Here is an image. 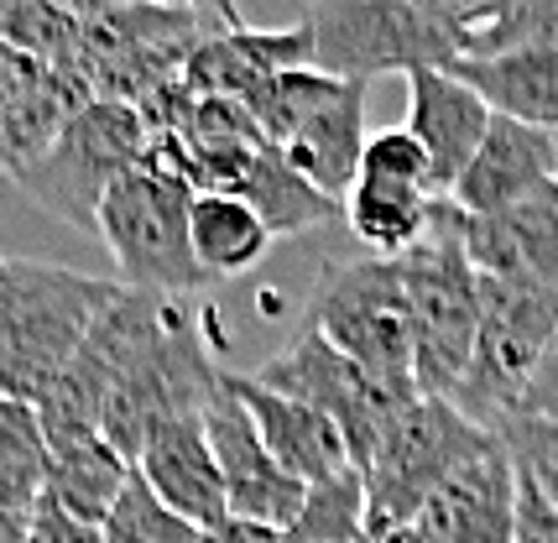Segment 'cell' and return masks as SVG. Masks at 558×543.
Masks as SVG:
<instances>
[{
    "instance_id": "obj_1",
    "label": "cell",
    "mask_w": 558,
    "mask_h": 543,
    "mask_svg": "<svg viewBox=\"0 0 558 543\" xmlns=\"http://www.w3.org/2000/svg\"><path fill=\"white\" fill-rule=\"evenodd\" d=\"M121 277H89L52 262L5 256L0 267V393L43 402L89 346Z\"/></svg>"
},
{
    "instance_id": "obj_2",
    "label": "cell",
    "mask_w": 558,
    "mask_h": 543,
    "mask_svg": "<svg viewBox=\"0 0 558 543\" xmlns=\"http://www.w3.org/2000/svg\"><path fill=\"white\" fill-rule=\"evenodd\" d=\"M397 267H402L408 319H413L417 393L454 402L475 355V335H481V272L464 251L454 198H438L434 230L413 251H402Z\"/></svg>"
},
{
    "instance_id": "obj_3",
    "label": "cell",
    "mask_w": 558,
    "mask_h": 543,
    "mask_svg": "<svg viewBox=\"0 0 558 543\" xmlns=\"http://www.w3.org/2000/svg\"><path fill=\"white\" fill-rule=\"evenodd\" d=\"M303 26L314 69L361 84L376 74L454 69L464 58L460 16L444 0H314Z\"/></svg>"
},
{
    "instance_id": "obj_4",
    "label": "cell",
    "mask_w": 558,
    "mask_h": 543,
    "mask_svg": "<svg viewBox=\"0 0 558 543\" xmlns=\"http://www.w3.org/2000/svg\"><path fill=\"white\" fill-rule=\"evenodd\" d=\"M194 198L198 194L183 178L151 162H142L110 189L95 236L116 256L125 288L172 298H204L215 288L194 256Z\"/></svg>"
},
{
    "instance_id": "obj_5",
    "label": "cell",
    "mask_w": 558,
    "mask_h": 543,
    "mask_svg": "<svg viewBox=\"0 0 558 543\" xmlns=\"http://www.w3.org/2000/svg\"><path fill=\"white\" fill-rule=\"evenodd\" d=\"M496 445H501V434L486 429V423H475L460 402L417 397L413 408L381 434L376 455L361 466L365 496H371V533L423 518V507L470 460H481Z\"/></svg>"
},
{
    "instance_id": "obj_6",
    "label": "cell",
    "mask_w": 558,
    "mask_h": 543,
    "mask_svg": "<svg viewBox=\"0 0 558 543\" xmlns=\"http://www.w3.org/2000/svg\"><path fill=\"white\" fill-rule=\"evenodd\" d=\"M151 152V125L136 105L121 99H89L63 136L48 147L43 162H32L16 189L52 220H69L78 230H99V209L125 173H136Z\"/></svg>"
},
{
    "instance_id": "obj_7",
    "label": "cell",
    "mask_w": 558,
    "mask_h": 543,
    "mask_svg": "<svg viewBox=\"0 0 558 543\" xmlns=\"http://www.w3.org/2000/svg\"><path fill=\"white\" fill-rule=\"evenodd\" d=\"M554 340L558 288L501 282V277L481 272V335H475V355H470V371H464L454 402L475 423L501 429L522 408V393L533 387Z\"/></svg>"
},
{
    "instance_id": "obj_8",
    "label": "cell",
    "mask_w": 558,
    "mask_h": 543,
    "mask_svg": "<svg viewBox=\"0 0 558 543\" xmlns=\"http://www.w3.org/2000/svg\"><path fill=\"white\" fill-rule=\"evenodd\" d=\"M308 324L335 346L361 361L371 376L391 387H413V319H408V288L397 256H361L324 267L314 282Z\"/></svg>"
},
{
    "instance_id": "obj_9",
    "label": "cell",
    "mask_w": 558,
    "mask_h": 543,
    "mask_svg": "<svg viewBox=\"0 0 558 543\" xmlns=\"http://www.w3.org/2000/svg\"><path fill=\"white\" fill-rule=\"evenodd\" d=\"M251 376H256L262 387H271V393H288V397H298V402L318 408V413L344 434L355 470L376 455V445H381V434H387L391 423L423 397V393H413V387H391L381 376H371V371H365L361 361H350L329 335H318L314 324H308L288 350H277L262 371H251Z\"/></svg>"
},
{
    "instance_id": "obj_10",
    "label": "cell",
    "mask_w": 558,
    "mask_h": 543,
    "mask_svg": "<svg viewBox=\"0 0 558 543\" xmlns=\"http://www.w3.org/2000/svg\"><path fill=\"white\" fill-rule=\"evenodd\" d=\"M204 429H209V445H215V460L225 470V492H230V518H251V522H267V528H288L303 502H308V486L282 470V460L267 449L262 429L251 419L230 376L225 387L209 397L204 408Z\"/></svg>"
},
{
    "instance_id": "obj_11",
    "label": "cell",
    "mask_w": 558,
    "mask_h": 543,
    "mask_svg": "<svg viewBox=\"0 0 558 543\" xmlns=\"http://www.w3.org/2000/svg\"><path fill=\"white\" fill-rule=\"evenodd\" d=\"M89 99L95 89L84 74L48 69L0 43V173L22 178L32 162H43Z\"/></svg>"
},
{
    "instance_id": "obj_12",
    "label": "cell",
    "mask_w": 558,
    "mask_h": 543,
    "mask_svg": "<svg viewBox=\"0 0 558 543\" xmlns=\"http://www.w3.org/2000/svg\"><path fill=\"white\" fill-rule=\"evenodd\" d=\"M490 121H496V110L449 69L408 74V131L423 142L428 162H434L438 198L454 194V183L464 178V168L475 162V152L486 142Z\"/></svg>"
},
{
    "instance_id": "obj_13",
    "label": "cell",
    "mask_w": 558,
    "mask_h": 543,
    "mask_svg": "<svg viewBox=\"0 0 558 543\" xmlns=\"http://www.w3.org/2000/svg\"><path fill=\"white\" fill-rule=\"evenodd\" d=\"M464 251L475 272L527 288H558V183L496 215H464Z\"/></svg>"
},
{
    "instance_id": "obj_14",
    "label": "cell",
    "mask_w": 558,
    "mask_h": 543,
    "mask_svg": "<svg viewBox=\"0 0 558 543\" xmlns=\"http://www.w3.org/2000/svg\"><path fill=\"white\" fill-rule=\"evenodd\" d=\"M288 69H314L308 26L298 22L288 32H256V26H219L209 32L183 69V84L209 99H251Z\"/></svg>"
},
{
    "instance_id": "obj_15",
    "label": "cell",
    "mask_w": 558,
    "mask_h": 543,
    "mask_svg": "<svg viewBox=\"0 0 558 543\" xmlns=\"http://www.w3.org/2000/svg\"><path fill=\"white\" fill-rule=\"evenodd\" d=\"M554 183H558L554 131H537V125L496 116L481 152H475V162L464 168V178L454 183L449 198L460 204L464 215H496V209H511L522 198L554 189Z\"/></svg>"
},
{
    "instance_id": "obj_16",
    "label": "cell",
    "mask_w": 558,
    "mask_h": 543,
    "mask_svg": "<svg viewBox=\"0 0 558 543\" xmlns=\"http://www.w3.org/2000/svg\"><path fill=\"white\" fill-rule=\"evenodd\" d=\"M517 512H522V470L507 445H496L481 460H470L423 507L417 522L438 543H517Z\"/></svg>"
},
{
    "instance_id": "obj_17",
    "label": "cell",
    "mask_w": 558,
    "mask_h": 543,
    "mask_svg": "<svg viewBox=\"0 0 558 543\" xmlns=\"http://www.w3.org/2000/svg\"><path fill=\"white\" fill-rule=\"evenodd\" d=\"M136 470L151 481V492L168 502L172 512L194 522V528H215V522L230 518V492H225V470L215 460V445H209V429H204V413L194 419H172L162 423L146 449L136 455Z\"/></svg>"
},
{
    "instance_id": "obj_18",
    "label": "cell",
    "mask_w": 558,
    "mask_h": 543,
    "mask_svg": "<svg viewBox=\"0 0 558 543\" xmlns=\"http://www.w3.org/2000/svg\"><path fill=\"white\" fill-rule=\"evenodd\" d=\"M230 387H235V397L251 408V419L262 429L267 449L303 486H324V481H335L344 470H355L344 434L324 419L318 408H308V402H298V397H288V393H271L256 376H235V371H230Z\"/></svg>"
},
{
    "instance_id": "obj_19",
    "label": "cell",
    "mask_w": 558,
    "mask_h": 543,
    "mask_svg": "<svg viewBox=\"0 0 558 543\" xmlns=\"http://www.w3.org/2000/svg\"><path fill=\"white\" fill-rule=\"evenodd\" d=\"M365 84L361 79H335L324 99L303 116V125L292 131L282 152L298 173L318 183L329 198H350L355 178H361V157H365Z\"/></svg>"
},
{
    "instance_id": "obj_20",
    "label": "cell",
    "mask_w": 558,
    "mask_h": 543,
    "mask_svg": "<svg viewBox=\"0 0 558 543\" xmlns=\"http://www.w3.org/2000/svg\"><path fill=\"white\" fill-rule=\"evenodd\" d=\"M449 74L464 79L496 116L558 136V48L554 43H522V48L486 52V58H460Z\"/></svg>"
},
{
    "instance_id": "obj_21",
    "label": "cell",
    "mask_w": 558,
    "mask_h": 543,
    "mask_svg": "<svg viewBox=\"0 0 558 543\" xmlns=\"http://www.w3.org/2000/svg\"><path fill=\"white\" fill-rule=\"evenodd\" d=\"M136 475V460L116 449L105 434L89 439H73V445L52 449V470H48V496L58 512H69L84 528H105V518L116 512L125 481Z\"/></svg>"
},
{
    "instance_id": "obj_22",
    "label": "cell",
    "mask_w": 558,
    "mask_h": 543,
    "mask_svg": "<svg viewBox=\"0 0 558 543\" xmlns=\"http://www.w3.org/2000/svg\"><path fill=\"white\" fill-rule=\"evenodd\" d=\"M438 215V194L408 189V183H381V178H355L344 198V225L371 256H402L413 251Z\"/></svg>"
},
{
    "instance_id": "obj_23",
    "label": "cell",
    "mask_w": 558,
    "mask_h": 543,
    "mask_svg": "<svg viewBox=\"0 0 558 543\" xmlns=\"http://www.w3.org/2000/svg\"><path fill=\"white\" fill-rule=\"evenodd\" d=\"M235 198H245V204L271 225V236H303V230L329 225L344 215L340 198H329L318 183H308V178L288 162V152L271 147V142L251 157Z\"/></svg>"
},
{
    "instance_id": "obj_24",
    "label": "cell",
    "mask_w": 558,
    "mask_h": 543,
    "mask_svg": "<svg viewBox=\"0 0 558 543\" xmlns=\"http://www.w3.org/2000/svg\"><path fill=\"white\" fill-rule=\"evenodd\" d=\"M271 225L235 194H198L194 198V256L209 272V282L219 277H241L271 251Z\"/></svg>"
},
{
    "instance_id": "obj_25",
    "label": "cell",
    "mask_w": 558,
    "mask_h": 543,
    "mask_svg": "<svg viewBox=\"0 0 558 543\" xmlns=\"http://www.w3.org/2000/svg\"><path fill=\"white\" fill-rule=\"evenodd\" d=\"M52 439L43 429L37 402L0 393V507L5 512H37L48 496Z\"/></svg>"
},
{
    "instance_id": "obj_26",
    "label": "cell",
    "mask_w": 558,
    "mask_h": 543,
    "mask_svg": "<svg viewBox=\"0 0 558 543\" xmlns=\"http://www.w3.org/2000/svg\"><path fill=\"white\" fill-rule=\"evenodd\" d=\"M464 58L507 52L522 43H554L558 48V0H475L460 11Z\"/></svg>"
},
{
    "instance_id": "obj_27",
    "label": "cell",
    "mask_w": 558,
    "mask_h": 543,
    "mask_svg": "<svg viewBox=\"0 0 558 543\" xmlns=\"http://www.w3.org/2000/svg\"><path fill=\"white\" fill-rule=\"evenodd\" d=\"M371 539V496L365 475L344 470L324 486H308L303 512L282 528V543H365Z\"/></svg>"
},
{
    "instance_id": "obj_28",
    "label": "cell",
    "mask_w": 558,
    "mask_h": 543,
    "mask_svg": "<svg viewBox=\"0 0 558 543\" xmlns=\"http://www.w3.org/2000/svg\"><path fill=\"white\" fill-rule=\"evenodd\" d=\"M99 543H204V528H194L183 512H172L168 502L151 492V481L136 470L125 481L116 512L99 528Z\"/></svg>"
},
{
    "instance_id": "obj_29",
    "label": "cell",
    "mask_w": 558,
    "mask_h": 543,
    "mask_svg": "<svg viewBox=\"0 0 558 543\" xmlns=\"http://www.w3.org/2000/svg\"><path fill=\"white\" fill-rule=\"evenodd\" d=\"M361 178H381V183H408V189H428L434 194V162L408 125L371 136V147L361 157Z\"/></svg>"
},
{
    "instance_id": "obj_30",
    "label": "cell",
    "mask_w": 558,
    "mask_h": 543,
    "mask_svg": "<svg viewBox=\"0 0 558 543\" xmlns=\"http://www.w3.org/2000/svg\"><path fill=\"white\" fill-rule=\"evenodd\" d=\"M496 434L511 449V460L527 470L558 507V419H507Z\"/></svg>"
},
{
    "instance_id": "obj_31",
    "label": "cell",
    "mask_w": 558,
    "mask_h": 543,
    "mask_svg": "<svg viewBox=\"0 0 558 543\" xmlns=\"http://www.w3.org/2000/svg\"><path fill=\"white\" fill-rule=\"evenodd\" d=\"M522 470V466H517ZM517 543H558V507L548 492L522 470V512H517Z\"/></svg>"
},
{
    "instance_id": "obj_32",
    "label": "cell",
    "mask_w": 558,
    "mask_h": 543,
    "mask_svg": "<svg viewBox=\"0 0 558 543\" xmlns=\"http://www.w3.org/2000/svg\"><path fill=\"white\" fill-rule=\"evenodd\" d=\"M511 419H558V340H554V350H548V361L537 366L533 387L522 393V408H517Z\"/></svg>"
},
{
    "instance_id": "obj_33",
    "label": "cell",
    "mask_w": 558,
    "mask_h": 543,
    "mask_svg": "<svg viewBox=\"0 0 558 543\" xmlns=\"http://www.w3.org/2000/svg\"><path fill=\"white\" fill-rule=\"evenodd\" d=\"M32 543H99V528H84L69 512H58L52 502H43L32 518Z\"/></svg>"
},
{
    "instance_id": "obj_34",
    "label": "cell",
    "mask_w": 558,
    "mask_h": 543,
    "mask_svg": "<svg viewBox=\"0 0 558 543\" xmlns=\"http://www.w3.org/2000/svg\"><path fill=\"white\" fill-rule=\"evenodd\" d=\"M204 543H282V528H267V522L251 518H225L204 533Z\"/></svg>"
},
{
    "instance_id": "obj_35",
    "label": "cell",
    "mask_w": 558,
    "mask_h": 543,
    "mask_svg": "<svg viewBox=\"0 0 558 543\" xmlns=\"http://www.w3.org/2000/svg\"><path fill=\"white\" fill-rule=\"evenodd\" d=\"M63 11H73L78 22H95V16H110V11H125V5H146V0H58ZM189 5V0H183Z\"/></svg>"
},
{
    "instance_id": "obj_36",
    "label": "cell",
    "mask_w": 558,
    "mask_h": 543,
    "mask_svg": "<svg viewBox=\"0 0 558 543\" xmlns=\"http://www.w3.org/2000/svg\"><path fill=\"white\" fill-rule=\"evenodd\" d=\"M371 543H438V539L413 518V522H397V528H376V533H371Z\"/></svg>"
},
{
    "instance_id": "obj_37",
    "label": "cell",
    "mask_w": 558,
    "mask_h": 543,
    "mask_svg": "<svg viewBox=\"0 0 558 543\" xmlns=\"http://www.w3.org/2000/svg\"><path fill=\"white\" fill-rule=\"evenodd\" d=\"M32 518L37 512H5L0 507V543H32Z\"/></svg>"
},
{
    "instance_id": "obj_38",
    "label": "cell",
    "mask_w": 558,
    "mask_h": 543,
    "mask_svg": "<svg viewBox=\"0 0 558 543\" xmlns=\"http://www.w3.org/2000/svg\"><path fill=\"white\" fill-rule=\"evenodd\" d=\"M194 11H204L209 22H219V26H241V11H235V0H189Z\"/></svg>"
},
{
    "instance_id": "obj_39",
    "label": "cell",
    "mask_w": 558,
    "mask_h": 543,
    "mask_svg": "<svg viewBox=\"0 0 558 543\" xmlns=\"http://www.w3.org/2000/svg\"><path fill=\"white\" fill-rule=\"evenodd\" d=\"M0 267H5V256H0Z\"/></svg>"
},
{
    "instance_id": "obj_40",
    "label": "cell",
    "mask_w": 558,
    "mask_h": 543,
    "mask_svg": "<svg viewBox=\"0 0 558 543\" xmlns=\"http://www.w3.org/2000/svg\"><path fill=\"white\" fill-rule=\"evenodd\" d=\"M365 543H371V539H365Z\"/></svg>"
}]
</instances>
